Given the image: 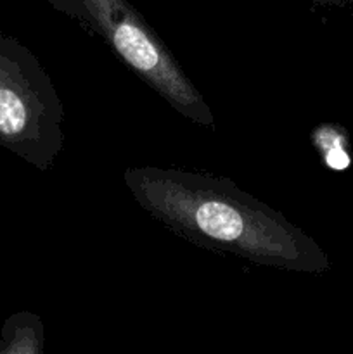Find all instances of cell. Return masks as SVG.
Here are the masks:
<instances>
[{
	"instance_id": "6da1fadb",
	"label": "cell",
	"mask_w": 353,
	"mask_h": 354,
	"mask_svg": "<svg viewBox=\"0 0 353 354\" xmlns=\"http://www.w3.org/2000/svg\"><path fill=\"white\" fill-rule=\"evenodd\" d=\"M123 180L149 214L203 248L289 272L324 273L331 268L314 239L224 176L130 168Z\"/></svg>"
},
{
	"instance_id": "7a4b0ae2",
	"label": "cell",
	"mask_w": 353,
	"mask_h": 354,
	"mask_svg": "<svg viewBox=\"0 0 353 354\" xmlns=\"http://www.w3.org/2000/svg\"><path fill=\"white\" fill-rule=\"evenodd\" d=\"M64 109L51 76L14 38L0 35V142L40 169L64 147Z\"/></svg>"
},
{
	"instance_id": "3957f363",
	"label": "cell",
	"mask_w": 353,
	"mask_h": 354,
	"mask_svg": "<svg viewBox=\"0 0 353 354\" xmlns=\"http://www.w3.org/2000/svg\"><path fill=\"white\" fill-rule=\"evenodd\" d=\"M82 21L92 24L118 57L187 120L213 127L215 120L166 45L127 0H82Z\"/></svg>"
},
{
	"instance_id": "277c9868",
	"label": "cell",
	"mask_w": 353,
	"mask_h": 354,
	"mask_svg": "<svg viewBox=\"0 0 353 354\" xmlns=\"http://www.w3.org/2000/svg\"><path fill=\"white\" fill-rule=\"evenodd\" d=\"M315 147L320 151L324 162L334 171H343L352 165V156L348 151V137L343 128L336 124H320L311 133Z\"/></svg>"
},
{
	"instance_id": "5b68a950",
	"label": "cell",
	"mask_w": 353,
	"mask_h": 354,
	"mask_svg": "<svg viewBox=\"0 0 353 354\" xmlns=\"http://www.w3.org/2000/svg\"><path fill=\"white\" fill-rule=\"evenodd\" d=\"M48 2L57 7V9L68 12L69 16L82 19V0H48Z\"/></svg>"
},
{
	"instance_id": "8992f818",
	"label": "cell",
	"mask_w": 353,
	"mask_h": 354,
	"mask_svg": "<svg viewBox=\"0 0 353 354\" xmlns=\"http://www.w3.org/2000/svg\"><path fill=\"white\" fill-rule=\"evenodd\" d=\"M314 2H320V3H345L343 0H314Z\"/></svg>"
}]
</instances>
